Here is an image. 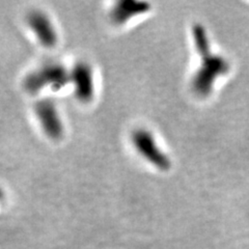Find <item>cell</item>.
I'll use <instances>...</instances> for the list:
<instances>
[{"label": "cell", "instance_id": "6da1fadb", "mask_svg": "<svg viewBox=\"0 0 249 249\" xmlns=\"http://www.w3.org/2000/svg\"><path fill=\"white\" fill-rule=\"evenodd\" d=\"M70 82V72L67 68L56 61L46 62L42 67L27 74L23 87L29 93H37L46 87L57 90Z\"/></svg>", "mask_w": 249, "mask_h": 249}, {"label": "cell", "instance_id": "7a4b0ae2", "mask_svg": "<svg viewBox=\"0 0 249 249\" xmlns=\"http://www.w3.org/2000/svg\"><path fill=\"white\" fill-rule=\"evenodd\" d=\"M132 143L136 151L151 164L160 170H167L170 167V160L156 143V140L150 131L136 129L131 136Z\"/></svg>", "mask_w": 249, "mask_h": 249}, {"label": "cell", "instance_id": "3957f363", "mask_svg": "<svg viewBox=\"0 0 249 249\" xmlns=\"http://www.w3.org/2000/svg\"><path fill=\"white\" fill-rule=\"evenodd\" d=\"M201 58V64L192 79V88L199 96H207L213 87L215 78L227 70V64L221 57L211 54Z\"/></svg>", "mask_w": 249, "mask_h": 249}, {"label": "cell", "instance_id": "277c9868", "mask_svg": "<svg viewBox=\"0 0 249 249\" xmlns=\"http://www.w3.org/2000/svg\"><path fill=\"white\" fill-rule=\"evenodd\" d=\"M35 111L46 135L51 139H59L64 132V127L55 103L48 98L41 99L36 103Z\"/></svg>", "mask_w": 249, "mask_h": 249}, {"label": "cell", "instance_id": "5b68a950", "mask_svg": "<svg viewBox=\"0 0 249 249\" xmlns=\"http://www.w3.org/2000/svg\"><path fill=\"white\" fill-rule=\"evenodd\" d=\"M70 82L74 87L75 96L81 102H89L93 96L92 69L87 61H77L70 71Z\"/></svg>", "mask_w": 249, "mask_h": 249}, {"label": "cell", "instance_id": "8992f818", "mask_svg": "<svg viewBox=\"0 0 249 249\" xmlns=\"http://www.w3.org/2000/svg\"><path fill=\"white\" fill-rule=\"evenodd\" d=\"M27 23L37 37L38 42L47 48H51L56 44L57 37L52 23L43 12L34 11L28 14Z\"/></svg>", "mask_w": 249, "mask_h": 249}, {"label": "cell", "instance_id": "52a82bcc", "mask_svg": "<svg viewBox=\"0 0 249 249\" xmlns=\"http://www.w3.org/2000/svg\"><path fill=\"white\" fill-rule=\"evenodd\" d=\"M150 3L138 0H120L115 2L110 12V17L115 24L123 23L134 18L135 16L144 14L150 10Z\"/></svg>", "mask_w": 249, "mask_h": 249}, {"label": "cell", "instance_id": "ba28073f", "mask_svg": "<svg viewBox=\"0 0 249 249\" xmlns=\"http://www.w3.org/2000/svg\"><path fill=\"white\" fill-rule=\"evenodd\" d=\"M193 38L194 45L197 53L201 57H205L210 54V47L209 40L206 34V30L200 24H196L193 26Z\"/></svg>", "mask_w": 249, "mask_h": 249}]
</instances>
